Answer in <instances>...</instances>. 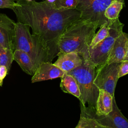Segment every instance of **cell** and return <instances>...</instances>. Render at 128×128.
<instances>
[{"label":"cell","instance_id":"1","mask_svg":"<svg viewBox=\"0 0 128 128\" xmlns=\"http://www.w3.org/2000/svg\"><path fill=\"white\" fill-rule=\"evenodd\" d=\"M12 8L18 22L30 28L32 34L40 36L57 56V42L66 29L80 18V12L76 8L62 10L46 0H20Z\"/></svg>","mask_w":128,"mask_h":128},{"label":"cell","instance_id":"2","mask_svg":"<svg viewBox=\"0 0 128 128\" xmlns=\"http://www.w3.org/2000/svg\"><path fill=\"white\" fill-rule=\"evenodd\" d=\"M98 27L97 22L88 20L80 18L74 22L59 38L57 42L58 52H74L86 60L91 42Z\"/></svg>","mask_w":128,"mask_h":128},{"label":"cell","instance_id":"3","mask_svg":"<svg viewBox=\"0 0 128 128\" xmlns=\"http://www.w3.org/2000/svg\"><path fill=\"white\" fill-rule=\"evenodd\" d=\"M15 50L27 53L32 58L36 70L41 63L51 62L56 56L45 41L30 32L28 26L18 22L14 42V50Z\"/></svg>","mask_w":128,"mask_h":128},{"label":"cell","instance_id":"4","mask_svg":"<svg viewBox=\"0 0 128 128\" xmlns=\"http://www.w3.org/2000/svg\"><path fill=\"white\" fill-rule=\"evenodd\" d=\"M96 66L87 60H84L79 67L67 72L76 79L80 92L79 100L80 106L96 111L99 89L94 84Z\"/></svg>","mask_w":128,"mask_h":128},{"label":"cell","instance_id":"5","mask_svg":"<svg viewBox=\"0 0 128 128\" xmlns=\"http://www.w3.org/2000/svg\"><path fill=\"white\" fill-rule=\"evenodd\" d=\"M124 24L118 18L109 20V34L107 37L93 48L89 50L84 60L90 62L96 66L106 63L116 38L123 32Z\"/></svg>","mask_w":128,"mask_h":128},{"label":"cell","instance_id":"6","mask_svg":"<svg viewBox=\"0 0 128 128\" xmlns=\"http://www.w3.org/2000/svg\"><path fill=\"white\" fill-rule=\"evenodd\" d=\"M114 0H77L76 9L80 12V18L96 22L98 27L109 22L104 16V12Z\"/></svg>","mask_w":128,"mask_h":128},{"label":"cell","instance_id":"7","mask_svg":"<svg viewBox=\"0 0 128 128\" xmlns=\"http://www.w3.org/2000/svg\"><path fill=\"white\" fill-rule=\"evenodd\" d=\"M120 62L104 63L96 66L94 84L100 90H104L114 96V90L118 80Z\"/></svg>","mask_w":128,"mask_h":128},{"label":"cell","instance_id":"8","mask_svg":"<svg viewBox=\"0 0 128 128\" xmlns=\"http://www.w3.org/2000/svg\"><path fill=\"white\" fill-rule=\"evenodd\" d=\"M88 114L94 117L97 122L106 128H128V120L123 115L118 108L114 97L112 100V110L106 115L98 116L94 112L87 110L82 107Z\"/></svg>","mask_w":128,"mask_h":128},{"label":"cell","instance_id":"9","mask_svg":"<svg viewBox=\"0 0 128 128\" xmlns=\"http://www.w3.org/2000/svg\"><path fill=\"white\" fill-rule=\"evenodd\" d=\"M16 24L6 14H0V44L14 50Z\"/></svg>","mask_w":128,"mask_h":128},{"label":"cell","instance_id":"10","mask_svg":"<svg viewBox=\"0 0 128 128\" xmlns=\"http://www.w3.org/2000/svg\"><path fill=\"white\" fill-rule=\"evenodd\" d=\"M66 72L50 62L41 63L36 68L31 81L32 83L58 78H61Z\"/></svg>","mask_w":128,"mask_h":128},{"label":"cell","instance_id":"11","mask_svg":"<svg viewBox=\"0 0 128 128\" xmlns=\"http://www.w3.org/2000/svg\"><path fill=\"white\" fill-rule=\"evenodd\" d=\"M57 56L58 58L54 64L66 73L80 66L84 60L80 55L74 52H58Z\"/></svg>","mask_w":128,"mask_h":128},{"label":"cell","instance_id":"12","mask_svg":"<svg viewBox=\"0 0 128 128\" xmlns=\"http://www.w3.org/2000/svg\"><path fill=\"white\" fill-rule=\"evenodd\" d=\"M128 45V34L122 32L114 41L106 63L120 62L124 60Z\"/></svg>","mask_w":128,"mask_h":128},{"label":"cell","instance_id":"13","mask_svg":"<svg viewBox=\"0 0 128 128\" xmlns=\"http://www.w3.org/2000/svg\"><path fill=\"white\" fill-rule=\"evenodd\" d=\"M112 96L104 90H99L98 96L96 100L95 114L98 116L106 115L112 110Z\"/></svg>","mask_w":128,"mask_h":128},{"label":"cell","instance_id":"14","mask_svg":"<svg viewBox=\"0 0 128 128\" xmlns=\"http://www.w3.org/2000/svg\"><path fill=\"white\" fill-rule=\"evenodd\" d=\"M14 60L16 61L22 70L30 75L34 74L36 68L30 56L26 52L19 50H15L13 53Z\"/></svg>","mask_w":128,"mask_h":128},{"label":"cell","instance_id":"15","mask_svg":"<svg viewBox=\"0 0 128 128\" xmlns=\"http://www.w3.org/2000/svg\"><path fill=\"white\" fill-rule=\"evenodd\" d=\"M60 87L64 92L71 94L78 99L80 98V92L78 83L71 74L66 73L61 78Z\"/></svg>","mask_w":128,"mask_h":128},{"label":"cell","instance_id":"16","mask_svg":"<svg viewBox=\"0 0 128 128\" xmlns=\"http://www.w3.org/2000/svg\"><path fill=\"white\" fill-rule=\"evenodd\" d=\"M76 128H106L92 116L81 108V114L78 122Z\"/></svg>","mask_w":128,"mask_h":128},{"label":"cell","instance_id":"17","mask_svg":"<svg viewBox=\"0 0 128 128\" xmlns=\"http://www.w3.org/2000/svg\"><path fill=\"white\" fill-rule=\"evenodd\" d=\"M124 0H114L106 8L104 14L108 20H114L118 18L120 12L124 5Z\"/></svg>","mask_w":128,"mask_h":128},{"label":"cell","instance_id":"18","mask_svg":"<svg viewBox=\"0 0 128 128\" xmlns=\"http://www.w3.org/2000/svg\"><path fill=\"white\" fill-rule=\"evenodd\" d=\"M14 50L4 48L0 44V66L6 67L8 71L10 70L14 60Z\"/></svg>","mask_w":128,"mask_h":128},{"label":"cell","instance_id":"19","mask_svg":"<svg viewBox=\"0 0 128 128\" xmlns=\"http://www.w3.org/2000/svg\"><path fill=\"white\" fill-rule=\"evenodd\" d=\"M108 22L104 24L100 27V30L96 33L95 34L94 36L93 37L89 50L93 48L108 36L109 34Z\"/></svg>","mask_w":128,"mask_h":128},{"label":"cell","instance_id":"20","mask_svg":"<svg viewBox=\"0 0 128 128\" xmlns=\"http://www.w3.org/2000/svg\"><path fill=\"white\" fill-rule=\"evenodd\" d=\"M56 6L60 9L68 10L76 8L78 5L77 0H56Z\"/></svg>","mask_w":128,"mask_h":128},{"label":"cell","instance_id":"21","mask_svg":"<svg viewBox=\"0 0 128 128\" xmlns=\"http://www.w3.org/2000/svg\"><path fill=\"white\" fill-rule=\"evenodd\" d=\"M18 3L14 0H0V8H10L12 10Z\"/></svg>","mask_w":128,"mask_h":128},{"label":"cell","instance_id":"22","mask_svg":"<svg viewBox=\"0 0 128 128\" xmlns=\"http://www.w3.org/2000/svg\"><path fill=\"white\" fill-rule=\"evenodd\" d=\"M128 74V60H124L120 62L119 72L118 78H120Z\"/></svg>","mask_w":128,"mask_h":128},{"label":"cell","instance_id":"23","mask_svg":"<svg viewBox=\"0 0 128 128\" xmlns=\"http://www.w3.org/2000/svg\"><path fill=\"white\" fill-rule=\"evenodd\" d=\"M8 70L6 66H0V86H1L3 83V80L8 74Z\"/></svg>","mask_w":128,"mask_h":128},{"label":"cell","instance_id":"24","mask_svg":"<svg viewBox=\"0 0 128 128\" xmlns=\"http://www.w3.org/2000/svg\"><path fill=\"white\" fill-rule=\"evenodd\" d=\"M124 60H128V48H127V50H126V55Z\"/></svg>","mask_w":128,"mask_h":128},{"label":"cell","instance_id":"25","mask_svg":"<svg viewBox=\"0 0 128 128\" xmlns=\"http://www.w3.org/2000/svg\"><path fill=\"white\" fill-rule=\"evenodd\" d=\"M46 0L48 2H50V3H54V4L56 1V0Z\"/></svg>","mask_w":128,"mask_h":128},{"label":"cell","instance_id":"26","mask_svg":"<svg viewBox=\"0 0 128 128\" xmlns=\"http://www.w3.org/2000/svg\"><path fill=\"white\" fill-rule=\"evenodd\" d=\"M25 0L27 2H32V0Z\"/></svg>","mask_w":128,"mask_h":128},{"label":"cell","instance_id":"27","mask_svg":"<svg viewBox=\"0 0 128 128\" xmlns=\"http://www.w3.org/2000/svg\"><path fill=\"white\" fill-rule=\"evenodd\" d=\"M20 0H14V1L15 2H19Z\"/></svg>","mask_w":128,"mask_h":128},{"label":"cell","instance_id":"28","mask_svg":"<svg viewBox=\"0 0 128 128\" xmlns=\"http://www.w3.org/2000/svg\"></svg>","mask_w":128,"mask_h":128},{"label":"cell","instance_id":"29","mask_svg":"<svg viewBox=\"0 0 128 128\" xmlns=\"http://www.w3.org/2000/svg\"></svg>","mask_w":128,"mask_h":128}]
</instances>
